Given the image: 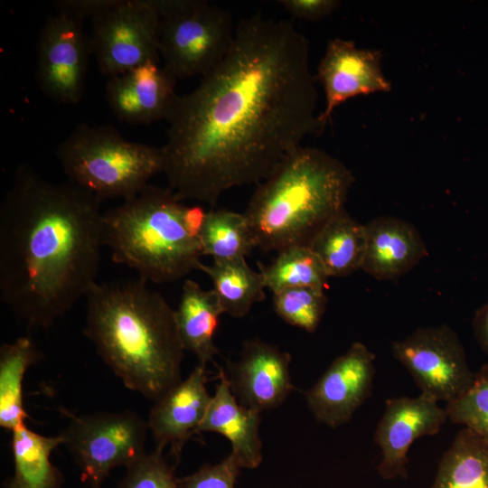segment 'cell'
<instances>
[{"label": "cell", "instance_id": "6da1fadb", "mask_svg": "<svg viewBox=\"0 0 488 488\" xmlns=\"http://www.w3.org/2000/svg\"><path fill=\"white\" fill-rule=\"evenodd\" d=\"M314 80L308 40L292 23L241 19L226 55L167 119L168 187L215 206L227 190L263 182L324 127Z\"/></svg>", "mask_w": 488, "mask_h": 488}, {"label": "cell", "instance_id": "7a4b0ae2", "mask_svg": "<svg viewBox=\"0 0 488 488\" xmlns=\"http://www.w3.org/2000/svg\"><path fill=\"white\" fill-rule=\"evenodd\" d=\"M102 201L20 164L0 203V297L29 328H48L97 283Z\"/></svg>", "mask_w": 488, "mask_h": 488}, {"label": "cell", "instance_id": "3957f363", "mask_svg": "<svg viewBox=\"0 0 488 488\" xmlns=\"http://www.w3.org/2000/svg\"><path fill=\"white\" fill-rule=\"evenodd\" d=\"M147 283H96L83 334L126 388L155 401L182 381L184 348L175 310Z\"/></svg>", "mask_w": 488, "mask_h": 488}, {"label": "cell", "instance_id": "277c9868", "mask_svg": "<svg viewBox=\"0 0 488 488\" xmlns=\"http://www.w3.org/2000/svg\"><path fill=\"white\" fill-rule=\"evenodd\" d=\"M354 181L337 158L300 146L259 183L245 215L256 248L263 251L308 246L314 234L344 209Z\"/></svg>", "mask_w": 488, "mask_h": 488}, {"label": "cell", "instance_id": "5b68a950", "mask_svg": "<svg viewBox=\"0 0 488 488\" xmlns=\"http://www.w3.org/2000/svg\"><path fill=\"white\" fill-rule=\"evenodd\" d=\"M205 214L169 187L149 183L103 213L104 246L115 263L136 270L143 280L173 282L202 265L199 235Z\"/></svg>", "mask_w": 488, "mask_h": 488}, {"label": "cell", "instance_id": "8992f818", "mask_svg": "<svg viewBox=\"0 0 488 488\" xmlns=\"http://www.w3.org/2000/svg\"><path fill=\"white\" fill-rule=\"evenodd\" d=\"M56 155L68 181L101 201L136 196L164 169L161 148L127 140L111 126H77Z\"/></svg>", "mask_w": 488, "mask_h": 488}, {"label": "cell", "instance_id": "52a82bcc", "mask_svg": "<svg viewBox=\"0 0 488 488\" xmlns=\"http://www.w3.org/2000/svg\"><path fill=\"white\" fill-rule=\"evenodd\" d=\"M159 54L176 79L201 78L226 55L235 29L230 12L203 0H156Z\"/></svg>", "mask_w": 488, "mask_h": 488}, {"label": "cell", "instance_id": "ba28073f", "mask_svg": "<svg viewBox=\"0 0 488 488\" xmlns=\"http://www.w3.org/2000/svg\"><path fill=\"white\" fill-rule=\"evenodd\" d=\"M61 433L64 444L87 488H102L110 472L128 466L144 455L149 431L147 421L131 410L75 415Z\"/></svg>", "mask_w": 488, "mask_h": 488}, {"label": "cell", "instance_id": "9c48e42d", "mask_svg": "<svg viewBox=\"0 0 488 488\" xmlns=\"http://www.w3.org/2000/svg\"><path fill=\"white\" fill-rule=\"evenodd\" d=\"M91 52L109 78L154 61L159 63L156 0H103L91 17Z\"/></svg>", "mask_w": 488, "mask_h": 488}, {"label": "cell", "instance_id": "30bf717a", "mask_svg": "<svg viewBox=\"0 0 488 488\" xmlns=\"http://www.w3.org/2000/svg\"><path fill=\"white\" fill-rule=\"evenodd\" d=\"M391 352L409 372L420 393L437 402L455 399L474 377L457 334L446 324L418 328L394 341Z\"/></svg>", "mask_w": 488, "mask_h": 488}, {"label": "cell", "instance_id": "8fae6325", "mask_svg": "<svg viewBox=\"0 0 488 488\" xmlns=\"http://www.w3.org/2000/svg\"><path fill=\"white\" fill-rule=\"evenodd\" d=\"M84 20L64 11L48 16L37 44L36 79L42 91L52 100L73 105L82 99L90 39Z\"/></svg>", "mask_w": 488, "mask_h": 488}, {"label": "cell", "instance_id": "7c38bea8", "mask_svg": "<svg viewBox=\"0 0 488 488\" xmlns=\"http://www.w3.org/2000/svg\"><path fill=\"white\" fill-rule=\"evenodd\" d=\"M375 355L360 342L338 356L305 394L314 418L331 428L349 422L371 392Z\"/></svg>", "mask_w": 488, "mask_h": 488}, {"label": "cell", "instance_id": "4fadbf2b", "mask_svg": "<svg viewBox=\"0 0 488 488\" xmlns=\"http://www.w3.org/2000/svg\"><path fill=\"white\" fill-rule=\"evenodd\" d=\"M446 419L445 408L421 393L388 399L374 432V442L380 449V476L385 480L406 478L411 445L422 436L437 434Z\"/></svg>", "mask_w": 488, "mask_h": 488}, {"label": "cell", "instance_id": "5bb4252c", "mask_svg": "<svg viewBox=\"0 0 488 488\" xmlns=\"http://www.w3.org/2000/svg\"><path fill=\"white\" fill-rule=\"evenodd\" d=\"M291 355L259 339L247 340L225 372L238 402L258 412L279 407L295 389Z\"/></svg>", "mask_w": 488, "mask_h": 488}, {"label": "cell", "instance_id": "9a60e30c", "mask_svg": "<svg viewBox=\"0 0 488 488\" xmlns=\"http://www.w3.org/2000/svg\"><path fill=\"white\" fill-rule=\"evenodd\" d=\"M380 59V51L358 48L352 41L335 38L328 42L316 75L325 94V108L319 114L324 127L333 110L349 99L390 91Z\"/></svg>", "mask_w": 488, "mask_h": 488}, {"label": "cell", "instance_id": "2e32d148", "mask_svg": "<svg viewBox=\"0 0 488 488\" xmlns=\"http://www.w3.org/2000/svg\"><path fill=\"white\" fill-rule=\"evenodd\" d=\"M176 78L159 63L149 61L108 79L105 93L116 116L129 124L166 120L179 96Z\"/></svg>", "mask_w": 488, "mask_h": 488}, {"label": "cell", "instance_id": "e0dca14e", "mask_svg": "<svg viewBox=\"0 0 488 488\" xmlns=\"http://www.w3.org/2000/svg\"><path fill=\"white\" fill-rule=\"evenodd\" d=\"M206 366L198 364L189 376L154 401L147 425L155 448L171 452L178 464L184 444L195 434L206 415L211 396Z\"/></svg>", "mask_w": 488, "mask_h": 488}, {"label": "cell", "instance_id": "ac0fdd59", "mask_svg": "<svg viewBox=\"0 0 488 488\" xmlns=\"http://www.w3.org/2000/svg\"><path fill=\"white\" fill-rule=\"evenodd\" d=\"M366 249L361 269L379 280H393L427 255L418 230L392 216H380L365 225Z\"/></svg>", "mask_w": 488, "mask_h": 488}, {"label": "cell", "instance_id": "d6986e66", "mask_svg": "<svg viewBox=\"0 0 488 488\" xmlns=\"http://www.w3.org/2000/svg\"><path fill=\"white\" fill-rule=\"evenodd\" d=\"M219 383L199 427V434L214 432L231 445L230 454L243 469H255L263 460L259 436L260 412L240 405L232 394L223 369L219 368Z\"/></svg>", "mask_w": 488, "mask_h": 488}, {"label": "cell", "instance_id": "ffe728a7", "mask_svg": "<svg viewBox=\"0 0 488 488\" xmlns=\"http://www.w3.org/2000/svg\"><path fill=\"white\" fill-rule=\"evenodd\" d=\"M221 314L224 312L213 289L204 290L197 282L185 280L175 310L176 323L184 351L193 353L201 365L214 362L219 353L214 336Z\"/></svg>", "mask_w": 488, "mask_h": 488}, {"label": "cell", "instance_id": "44dd1931", "mask_svg": "<svg viewBox=\"0 0 488 488\" xmlns=\"http://www.w3.org/2000/svg\"><path fill=\"white\" fill-rule=\"evenodd\" d=\"M11 432L14 474L5 482L4 488H61L63 474L52 464L51 455L64 444L63 435L42 436L26 425Z\"/></svg>", "mask_w": 488, "mask_h": 488}, {"label": "cell", "instance_id": "7402d4cb", "mask_svg": "<svg viewBox=\"0 0 488 488\" xmlns=\"http://www.w3.org/2000/svg\"><path fill=\"white\" fill-rule=\"evenodd\" d=\"M330 277H346L361 269L366 249V228L345 211L330 218L309 245Z\"/></svg>", "mask_w": 488, "mask_h": 488}, {"label": "cell", "instance_id": "603a6c76", "mask_svg": "<svg viewBox=\"0 0 488 488\" xmlns=\"http://www.w3.org/2000/svg\"><path fill=\"white\" fill-rule=\"evenodd\" d=\"M429 488H488V441L461 429L443 454Z\"/></svg>", "mask_w": 488, "mask_h": 488}, {"label": "cell", "instance_id": "cb8c5ba5", "mask_svg": "<svg viewBox=\"0 0 488 488\" xmlns=\"http://www.w3.org/2000/svg\"><path fill=\"white\" fill-rule=\"evenodd\" d=\"M42 358L27 336L5 343L0 348V427L10 431L25 425L23 382L27 370Z\"/></svg>", "mask_w": 488, "mask_h": 488}, {"label": "cell", "instance_id": "d4e9b609", "mask_svg": "<svg viewBox=\"0 0 488 488\" xmlns=\"http://www.w3.org/2000/svg\"><path fill=\"white\" fill-rule=\"evenodd\" d=\"M200 270L210 277L223 312L232 317L246 316L256 303L266 297L261 273L252 269L245 258L202 263Z\"/></svg>", "mask_w": 488, "mask_h": 488}, {"label": "cell", "instance_id": "484cf974", "mask_svg": "<svg viewBox=\"0 0 488 488\" xmlns=\"http://www.w3.org/2000/svg\"><path fill=\"white\" fill-rule=\"evenodd\" d=\"M199 239L203 256L216 261L245 258L256 248L246 215L225 209L206 211Z\"/></svg>", "mask_w": 488, "mask_h": 488}, {"label": "cell", "instance_id": "4316f807", "mask_svg": "<svg viewBox=\"0 0 488 488\" xmlns=\"http://www.w3.org/2000/svg\"><path fill=\"white\" fill-rule=\"evenodd\" d=\"M266 288L273 294L286 288H324L329 276L315 253L306 245L293 246L277 252L267 266L258 263Z\"/></svg>", "mask_w": 488, "mask_h": 488}, {"label": "cell", "instance_id": "83f0119b", "mask_svg": "<svg viewBox=\"0 0 488 488\" xmlns=\"http://www.w3.org/2000/svg\"><path fill=\"white\" fill-rule=\"evenodd\" d=\"M327 298L324 288L303 286L273 294L276 314L290 325L314 333L324 314Z\"/></svg>", "mask_w": 488, "mask_h": 488}, {"label": "cell", "instance_id": "f1b7e54d", "mask_svg": "<svg viewBox=\"0 0 488 488\" xmlns=\"http://www.w3.org/2000/svg\"><path fill=\"white\" fill-rule=\"evenodd\" d=\"M447 419L464 426L488 441V364L483 365L469 387L445 408Z\"/></svg>", "mask_w": 488, "mask_h": 488}, {"label": "cell", "instance_id": "f546056e", "mask_svg": "<svg viewBox=\"0 0 488 488\" xmlns=\"http://www.w3.org/2000/svg\"><path fill=\"white\" fill-rule=\"evenodd\" d=\"M162 449L153 452L126 467L127 471L116 488H177V477L163 455Z\"/></svg>", "mask_w": 488, "mask_h": 488}, {"label": "cell", "instance_id": "4dcf8cb0", "mask_svg": "<svg viewBox=\"0 0 488 488\" xmlns=\"http://www.w3.org/2000/svg\"><path fill=\"white\" fill-rule=\"evenodd\" d=\"M241 469L230 453L217 464H205L193 474L177 478V488H235Z\"/></svg>", "mask_w": 488, "mask_h": 488}, {"label": "cell", "instance_id": "1f68e13d", "mask_svg": "<svg viewBox=\"0 0 488 488\" xmlns=\"http://www.w3.org/2000/svg\"><path fill=\"white\" fill-rule=\"evenodd\" d=\"M279 4L293 17L306 21L324 19L340 5L336 0H281Z\"/></svg>", "mask_w": 488, "mask_h": 488}, {"label": "cell", "instance_id": "d6a6232c", "mask_svg": "<svg viewBox=\"0 0 488 488\" xmlns=\"http://www.w3.org/2000/svg\"><path fill=\"white\" fill-rule=\"evenodd\" d=\"M473 328L479 346L488 354V303L476 311Z\"/></svg>", "mask_w": 488, "mask_h": 488}]
</instances>
